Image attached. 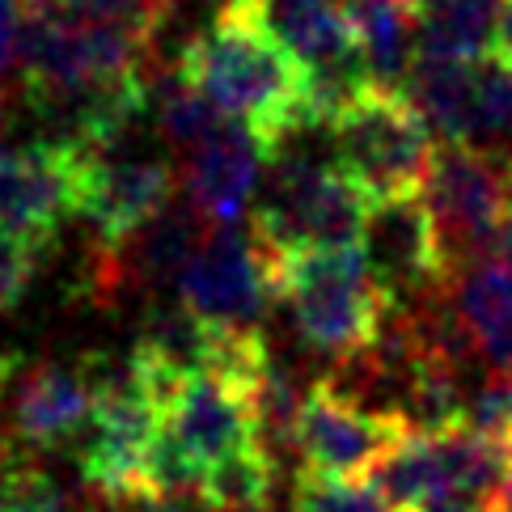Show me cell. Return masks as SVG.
Wrapping results in <instances>:
<instances>
[{
	"instance_id": "obj_29",
	"label": "cell",
	"mask_w": 512,
	"mask_h": 512,
	"mask_svg": "<svg viewBox=\"0 0 512 512\" xmlns=\"http://www.w3.org/2000/svg\"><path fill=\"white\" fill-rule=\"evenodd\" d=\"M127 512H212V504L204 496H144L127 504Z\"/></svg>"
},
{
	"instance_id": "obj_22",
	"label": "cell",
	"mask_w": 512,
	"mask_h": 512,
	"mask_svg": "<svg viewBox=\"0 0 512 512\" xmlns=\"http://www.w3.org/2000/svg\"><path fill=\"white\" fill-rule=\"evenodd\" d=\"M276 479H280V462L271 457L263 445H250L242 453L225 457L204 474V496L212 512H259L271 508L276 496Z\"/></svg>"
},
{
	"instance_id": "obj_24",
	"label": "cell",
	"mask_w": 512,
	"mask_h": 512,
	"mask_svg": "<svg viewBox=\"0 0 512 512\" xmlns=\"http://www.w3.org/2000/svg\"><path fill=\"white\" fill-rule=\"evenodd\" d=\"M0 512H81V508L56 474L13 457L0 470Z\"/></svg>"
},
{
	"instance_id": "obj_3",
	"label": "cell",
	"mask_w": 512,
	"mask_h": 512,
	"mask_svg": "<svg viewBox=\"0 0 512 512\" xmlns=\"http://www.w3.org/2000/svg\"><path fill=\"white\" fill-rule=\"evenodd\" d=\"M280 301L288 305L297 339L331 364L360 356L390 314L360 246L284 254Z\"/></svg>"
},
{
	"instance_id": "obj_14",
	"label": "cell",
	"mask_w": 512,
	"mask_h": 512,
	"mask_svg": "<svg viewBox=\"0 0 512 512\" xmlns=\"http://www.w3.org/2000/svg\"><path fill=\"white\" fill-rule=\"evenodd\" d=\"M98 407V390L89 369L72 364H34L22 373L9 407V436L22 449H60L89 428Z\"/></svg>"
},
{
	"instance_id": "obj_4",
	"label": "cell",
	"mask_w": 512,
	"mask_h": 512,
	"mask_svg": "<svg viewBox=\"0 0 512 512\" xmlns=\"http://www.w3.org/2000/svg\"><path fill=\"white\" fill-rule=\"evenodd\" d=\"M98 390L94 419L81 441V479L98 496L115 504L140 500L144 466L161 436L166 407L144 381L136 356L127 360H89L85 364Z\"/></svg>"
},
{
	"instance_id": "obj_12",
	"label": "cell",
	"mask_w": 512,
	"mask_h": 512,
	"mask_svg": "<svg viewBox=\"0 0 512 512\" xmlns=\"http://www.w3.org/2000/svg\"><path fill=\"white\" fill-rule=\"evenodd\" d=\"M81 157L56 144L0 149V229L47 246L68 216H77Z\"/></svg>"
},
{
	"instance_id": "obj_36",
	"label": "cell",
	"mask_w": 512,
	"mask_h": 512,
	"mask_svg": "<svg viewBox=\"0 0 512 512\" xmlns=\"http://www.w3.org/2000/svg\"><path fill=\"white\" fill-rule=\"evenodd\" d=\"M508 182H512V166H508Z\"/></svg>"
},
{
	"instance_id": "obj_30",
	"label": "cell",
	"mask_w": 512,
	"mask_h": 512,
	"mask_svg": "<svg viewBox=\"0 0 512 512\" xmlns=\"http://www.w3.org/2000/svg\"><path fill=\"white\" fill-rule=\"evenodd\" d=\"M491 56H500L504 64H512V0L500 5V26H496V51Z\"/></svg>"
},
{
	"instance_id": "obj_5",
	"label": "cell",
	"mask_w": 512,
	"mask_h": 512,
	"mask_svg": "<svg viewBox=\"0 0 512 512\" xmlns=\"http://www.w3.org/2000/svg\"><path fill=\"white\" fill-rule=\"evenodd\" d=\"M331 144L339 170L369 199L419 195L436 157L424 115L407 94L390 89H369L352 111H343L331 123Z\"/></svg>"
},
{
	"instance_id": "obj_15",
	"label": "cell",
	"mask_w": 512,
	"mask_h": 512,
	"mask_svg": "<svg viewBox=\"0 0 512 512\" xmlns=\"http://www.w3.org/2000/svg\"><path fill=\"white\" fill-rule=\"evenodd\" d=\"M246 13L288 51L301 77L364 60L343 0H254Z\"/></svg>"
},
{
	"instance_id": "obj_19",
	"label": "cell",
	"mask_w": 512,
	"mask_h": 512,
	"mask_svg": "<svg viewBox=\"0 0 512 512\" xmlns=\"http://www.w3.org/2000/svg\"><path fill=\"white\" fill-rule=\"evenodd\" d=\"M504 0H419V51L445 60H483L496 51Z\"/></svg>"
},
{
	"instance_id": "obj_18",
	"label": "cell",
	"mask_w": 512,
	"mask_h": 512,
	"mask_svg": "<svg viewBox=\"0 0 512 512\" xmlns=\"http://www.w3.org/2000/svg\"><path fill=\"white\" fill-rule=\"evenodd\" d=\"M402 94H407L415 111L424 115L432 136H441V144H466L470 140L474 60H445V56H424V51H419Z\"/></svg>"
},
{
	"instance_id": "obj_23",
	"label": "cell",
	"mask_w": 512,
	"mask_h": 512,
	"mask_svg": "<svg viewBox=\"0 0 512 512\" xmlns=\"http://www.w3.org/2000/svg\"><path fill=\"white\" fill-rule=\"evenodd\" d=\"M292 512H398L373 479H335L301 470L292 483Z\"/></svg>"
},
{
	"instance_id": "obj_31",
	"label": "cell",
	"mask_w": 512,
	"mask_h": 512,
	"mask_svg": "<svg viewBox=\"0 0 512 512\" xmlns=\"http://www.w3.org/2000/svg\"><path fill=\"white\" fill-rule=\"evenodd\" d=\"M216 5V13H233V9H250L254 0H212Z\"/></svg>"
},
{
	"instance_id": "obj_9",
	"label": "cell",
	"mask_w": 512,
	"mask_h": 512,
	"mask_svg": "<svg viewBox=\"0 0 512 512\" xmlns=\"http://www.w3.org/2000/svg\"><path fill=\"white\" fill-rule=\"evenodd\" d=\"M360 242L381 297L394 309L428 301L449 284L441 233H436L432 212L419 195L373 199Z\"/></svg>"
},
{
	"instance_id": "obj_6",
	"label": "cell",
	"mask_w": 512,
	"mask_h": 512,
	"mask_svg": "<svg viewBox=\"0 0 512 512\" xmlns=\"http://www.w3.org/2000/svg\"><path fill=\"white\" fill-rule=\"evenodd\" d=\"M424 204L441 233L449 276L496 259L512 212L508 161L474 144H441L424 182Z\"/></svg>"
},
{
	"instance_id": "obj_10",
	"label": "cell",
	"mask_w": 512,
	"mask_h": 512,
	"mask_svg": "<svg viewBox=\"0 0 512 512\" xmlns=\"http://www.w3.org/2000/svg\"><path fill=\"white\" fill-rule=\"evenodd\" d=\"M178 170L161 153H106L81 161L77 216L94 233L98 250H115L174 208Z\"/></svg>"
},
{
	"instance_id": "obj_7",
	"label": "cell",
	"mask_w": 512,
	"mask_h": 512,
	"mask_svg": "<svg viewBox=\"0 0 512 512\" xmlns=\"http://www.w3.org/2000/svg\"><path fill=\"white\" fill-rule=\"evenodd\" d=\"M178 297L212 331H263L267 309L280 301V259L254 229H212L191 267L182 271Z\"/></svg>"
},
{
	"instance_id": "obj_17",
	"label": "cell",
	"mask_w": 512,
	"mask_h": 512,
	"mask_svg": "<svg viewBox=\"0 0 512 512\" xmlns=\"http://www.w3.org/2000/svg\"><path fill=\"white\" fill-rule=\"evenodd\" d=\"M377 89L402 94L419 60V9L411 0H343Z\"/></svg>"
},
{
	"instance_id": "obj_25",
	"label": "cell",
	"mask_w": 512,
	"mask_h": 512,
	"mask_svg": "<svg viewBox=\"0 0 512 512\" xmlns=\"http://www.w3.org/2000/svg\"><path fill=\"white\" fill-rule=\"evenodd\" d=\"M56 9L81 13V17H106V22H127L144 30L149 39H157L161 30L170 26V9L174 0H47Z\"/></svg>"
},
{
	"instance_id": "obj_2",
	"label": "cell",
	"mask_w": 512,
	"mask_h": 512,
	"mask_svg": "<svg viewBox=\"0 0 512 512\" xmlns=\"http://www.w3.org/2000/svg\"><path fill=\"white\" fill-rule=\"evenodd\" d=\"M157 39L127 22L81 17L30 0L22 30L26 98H64L123 77H153Z\"/></svg>"
},
{
	"instance_id": "obj_13",
	"label": "cell",
	"mask_w": 512,
	"mask_h": 512,
	"mask_svg": "<svg viewBox=\"0 0 512 512\" xmlns=\"http://www.w3.org/2000/svg\"><path fill=\"white\" fill-rule=\"evenodd\" d=\"M267 166L271 144L254 127L225 119L221 132H212L199 149L187 153V170H182L187 208H195L212 229L242 225L246 208L259 199Z\"/></svg>"
},
{
	"instance_id": "obj_32",
	"label": "cell",
	"mask_w": 512,
	"mask_h": 512,
	"mask_svg": "<svg viewBox=\"0 0 512 512\" xmlns=\"http://www.w3.org/2000/svg\"><path fill=\"white\" fill-rule=\"evenodd\" d=\"M9 132V98H5V89H0V140H5Z\"/></svg>"
},
{
	"instance_id": "obj_21",
	"label": "cell",
	"mask_w": 512,
	"mask_h": 512,
	"mask_svg": "<svg viewBox=\"0 0 512 512\" xmlns=\"http://www.w3.org/2000/svg\"><path fill=\"white\" fill-rule=\"evenodd\" d=\"M149 119L174 149L187 153L225 127V115L216 111V102L178 64H170L166 77H149Z\"/></svg>"
},
{
	"instance_id": "obj_20",
	"label": "cell",
	"mask_w": 512,
	"mask_h": 512,
	"mask_svg": "<svg viewBox=\"0 0 512 512\" xmlns=\"http://www.w3.org/2000/svg\"><path fill=\"white\" fill-rule=\"evenodd\" d=\"M212 343H216L212 326L199 318L182 297H174V301L166 297V301H153L149 309H144L136 352L144 360L161 364V369L178 373V377H191L199 369H208Z\"/></svg>"
},
{
	"instance_id": "obj_8",
	"label": "cell",
	"mask_w": 512,
	"mask_h": 512,
	"mask_svg": "<svg viewBox=\"0 0 512 512\" xmlns=\"http://www.w3.org/2000/svg\"><path fill=\"white\" fill-rule=\"evenodd\" d=\"M407 428L394 415L364 407L360 398L339 390L331 377H318L305 394V407L292 432V457L309 474L364 479L407 441Z\"/></svg>"
},
{
	"instance_id": "obj_28",
	"label": "cell",
	"mask_w": 512,
	"mask_h": 512,
	"mask_svg": "<svg viewBox=\"0 0 512 512\" xmlns=\"http://www.w3.org/2000/svg\"><path fill=\"white\" fill-rule=\"evenodd\" d=\"M411 512H496V504H487L479 496H466V491H436V496L419 500Z\"/></svg>"
},
{
	"instance_id": "obj_37",
	"label": "cell",
	"mask_w": 512,
	"mask_h": 512,
	"mask_svg": "<svg viewBox=\"0 0 512 512\" xmlns=\"http://www.w3.org/2000/svg\"><path fill=\"white\" fill-rule=\"evenodd\" d=\"M411 5H415V9H419V0H411Z\"/></svg>"
},
{
	"instance_id": "obj_26",
	"label": "cell",
	"mask_w": 512,
	"mask_h": 512,
	"mask_svg": "<svg viewBox=\"0 0 512 512\" xmlns=\"http://www.w3.org/2000/svg\"><path fill=\"white\" fill-rule=\"evenodd\" d=\"M39 259H43L39 242L0 229V314H9V309L26 301L34 276H39Z\"/></svg>"
},
{
	"instance_id": "obj_33",
	"label": "cell",
	"mask_w": 512,
	"mask_h": 512,
	"mask_svg": "<svg viewBox=\"0 0 512 512\" xmlns=\"http://www.w3.org/2000/svg\"><path fill=\"white\" fill-rule=\"evenodd\" d=\"M500 254H508V259H512V212H508V221H504V242H500Z\"/></svg>"
},
{
	"instance_id": "obj_1",
	"label": "cell",
	"mask_w": 512,
	"mask_h": 512,
	"mask_svg": "<svg viewBox=\"0 0 512 512\" xmlns=\"http://www.w3.org/2000/svg\"><path fill=\"white\" fill-rule=\"evenodd\" d=\"M178 68L216 102L225 119L254 127L271 144V153L292 127L305 123L301 68L246 9L216 13L208 30L191 34L178 51Z\"/></svg>"
},
{
	"instance_id": "obj_27",
	"label": "cell",
	"mask_w": 512,
	"mask_h": 512,
	"mask_svg": "<svg viewBox=\"0 0 512 512\" xmlns=\"http://www.w3.org/2000/svg\"><path fill=\"white\" fill-rule=\"evenodd\" d=\"M26 9H30V0H0V72H9L13 60H22Z\"/></svg>"
},
{
	"instance_id": "obj_16",
	"label": "cell",
	"mask_w": 512,
	"mask_h": 512,
	"mask_svg": "<svg viewBox=\"0 0 512 512\" xmlns=\"http://www.w3.org/2000/svg\"><path fill=\"white\" fill-rule=\"evenodd\" d=\"M449 305L487 373L512 377V259L496 254L449 276Z\"/></svg>"
},
{
	"instance_id": "obj_34",
	"label": "cell",
	"mask_w": 512,
	"mask_h": 512,
	"mask_svg": "<svg viewBox=\"0 0 512 512\" xmlns=\"http://www.w3.org/2000/svg\"><path fill=\"white\" fill-rule=\"evenodd\" d=\"M5 381H9V360H0V394H5Z\"/></svg>"
},
{
	"instance_id": "obj_35",
	"label": "cell",
	"mask_w": 512,
	"mask_h": 512,
	"mask_svg": "<svg viewBox=\"0 0 512 512\" xmlns=\"http://www.w3.org/2000/svg\"><path fill=\"white\" fill-rule=\"evenodd\" d=\"M259 512H276V508H259Z\"/></svg>"
},
{
	"instance_id": "obj_11",
	"label": "cell",
	"mask_w": 512,
	"mask_h": 512,
	"mask_svg": "<svg viewBox=\"0 0 512 512\" xmlns=\"http://www.w3.org/2000/svg\"><path fill=\"white\" fill-rule=\"evenodd\" d=\"M161 436L199 474H208L216 462H225L233 453L259 445L254 441L250 394L212 369L191 373L174 390V398L166 402V419H161Z\"/></svg>"
}]
</instances>
